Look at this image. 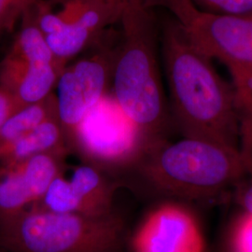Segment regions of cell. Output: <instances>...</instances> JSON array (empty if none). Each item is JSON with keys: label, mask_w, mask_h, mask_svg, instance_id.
<instances>
[{"label": "cell", "mask_w": 252, "mask_h": 252, "mask_svg": "<svg viewBox=\"0 0 252 252\" xmlns=\"http://www.w3.org/2000/svg\"><path fill=\"white\" fill-rule=\"evenodd\" d=\"M1 32H2V31H1V30H0V33H1Z\"/></svg>", "instance_id": "obj_23"}, {"label": "cell", "mask_w": 252, "mask_h": 252, "mask_svg": "<svg viewBox=\"0 0 252 252\" xmlns=\"http://www.w3.org/2000/svg\"><path fill=\"white\" fill-rule=\"evenodd\" d=\"M45 153H70L67 135L58 117L46 120L0 152V167Z\"/></svg>", "instance_id": "obj_13"}, {"label": "cell", "mask_w": 252, "mask_h": 252, "mask_svg": "<svg viewBox=\"0 0 252 252\" xmlns=\"http://www.w3.org/2000/svg\"><path fill=\"white\" fill-rule=\"evenodd\" d=\"M115 49L100 39L94 53L66 64L57 81V114L68 143L75 129L111 88Z\"/></svg>", "instance_id": "obj_7"}, {"label": "cell", "mask_w": 252, "mask_h": 252, "mask_svg": "<svg viewBox=\"0 0 252 252\" xmlns=\"http://www.w3.org/2000/svg\"><path fill=\"white\" fill-rule=\"evenodd\" d=\"M233 78L238 110L252 115V73L230 71Z\"/></svg>", "instance_id": "obj_17"}, {"label": "cell", "mask_w": 252, "mask_h": 252, "mask_svg": "<svg viewBox=\"0 0 252 252\" xmlns=\"http://www.w3.org/2000/svg\"><path fill=\"white\" fill-rule=\"evenodd\" d=\"M153 146L108 94L83 119L69 141L70 152L83 163L120 180Z\"/></svg>", "instance_id": "obj_5"}, {"label": "cell", "mask_w": 252, "mask_h": 252, "mask_svg": "<svg viewBox=\"0 0 252 252\" xmlns=\"http://www.w3.org/2000/svg\"><path fill=\"white\" fill-rule=\"evenodd\" d=\"M36 0H0V30L11 32Z\"/></svg>", "instance_id": "obj_16"}, {"label": "cell", "mask_w": 252, "mask_h": 252, "mask_svg": "<svg viewBox=\"0 0 252 252\" xmlns=\"http://www.w3.org/2000/svg\"><path fill=\"white\" fill-rule=\"evenodd\" d=\"M200 9L217 14L243 15L252 12V0H191Z\"/></svg>", "instance_id": "obj_15"}, {"label": "cell", "mask_w": 252, "mask_h": 252, "mask_svg": "<svg viewBox=\"0 0 252 252\" xmlns=\"http://www.w3.org/2000/svg\"><path fill=\"white\" fill-rule=\"evenodd\" d=\"M64 153H45L0 167V220L34 206L64 172Z\"/></svg>", "instance_id": "obj_10"}, {"label": "cell", "mask_w": 252, "mask_h": 252, "mask_svg": "<svg viewBox=\"0 0 252 252\" xmlns=\"http://www.w3.org/2000/svg\"><path fill=\"white\" fill-rule=\"evenodd\" d=\"M131 243L133 252H207L197 219L177 201L162 202L150 210Z\"/></svg>", "instance_id": "obj_9"}, {"label": "cell", "mask_w": 252, "mask_h": 252, "mask_svg": "<svg viewBox=\"0 0 252 252\" xmlns=\"http://www.w3.org/2000/svg\"><path fill=\"white\" fill-rule=\"evenodd\" d=\"M160 36L173 126L183 136L239 150L240 117L234 86L217 72L210 58L190 44L172 16L163 21Z\"/></svg>", "instance_id": "obj_1"}, {"label": "cell", "mask_w": 252, "mask_h": 252, "mask_svg": "<svg viewBox=\"0 0 252 252\" xmlns=\"http://www.w3.org/2000/svg\"><path fill=\"white\" fill-rule=\"evenodd\" d=\"M146 7L168 10L201 54L224 63L229 71L252 74V12L217 14L191 0H142Z\"/></svg>", "instance_id": "obj_6"}, {"label": "cell", "mask_w": 252, "mask_h": 252, "mask_svg": "<svg viewBox=\"0 0 252 252\" xmlns=\"http://www.w3.org/2000/svg\"><path fill=\"white\" fill-rule=\"evenodd\" d=\"M122 1H124V2H126V3H127V2H130V1H133V0H122Z\"/></svg>", "instance_id": "obj_22"}, {"label": "cell", "mask_w": 252, "mask_h": 252, "mask_svg": "<svg viewBox=\"0 0 252 252\" xmlns=\"http://www.w3.org/2000/svg\"><path fill=\"white\" fill-rule=\"evenodd\" d=\"M19 109L13 97L8 92L0 88V129L9 116Z\"/></svg>", "instance_id": "obj_20"}, {"label": "cell", "mask_w": 252, "mask_h": 252, "mask_svg": "<svg viewBox=\"0 0 252 252\" xmlns=\"http://www.w3.org/2000/svg\"><path fill=\"white\" fill-rule=\"evenodd\" d=\"M0 252H9L8 250H6V249H4V248H2L1 246H0Z\"/></svg>", "instance_id": "obj_21"}, {"label": "cell", "mask_w": 252, "mask_h": 252, "mask_svg": "<svg viewBox=\"0 0 252 252\" xmlns=\"http://www.w3.org/2000/svg\"><path fill=\"white\" fill-rule=\"evenodd\" d=\"M126 240L116 210L90 216L29 207L0 220V246L12 252H126Z\"/></svg>", "instance_id": "obj_4"}, {"label": "cell", "mask_w": 252, "mask_h": 252, "mask_svg": "<svg viewBox=\"0 0 252 252\" xmlns=\"http://www.w3.org/2000/svg\"><path fill=\"white\" fill-rule=\"evenodd\" d=\"M236 201L246 214L252 215V174L247 175L236 186Z\"/></svg>", "instance_id": "obj_19"}, {"label": "cell", "mask_w": 252, "mask_h": 252, "mask_svg": "<svg viewBox=\"0 0 252 252\" xmlns=\"http://www.w3.org/2000/svg\"><path fill=\"white\" fill-rule=\"evenodd\" d=\"M67 63L26 62L8 54L0 62V88L8 92L19 108L45 99L54 93Z\"/></svg>", "instance_id": "obj_12"}, {"label": "cell", "mask_w": 252, "mask_h": 252, "mask_svg": "<svg viewBox=\"0 0 252 252\" xmlns=\"http://www.w3.org/2000/svg\"><path fill=\"white\" fill-rule=\"evenodd\" d=\"M112 97L124 114L153 145L166 140L173 126L158 58L159 28L153 9L142 0L128 2L120 20Z\"/></svg>", "instance_id": "obj_2"}, {"label": "cell", "mask_w": 252, "mask_h": 252, "mask_svg": "<svg viewBox=\"0 0 252 252\" xmlns=\"http://www.w3.org/2000/svg\"><path fill=\"white\" fill-rule=\"evenodd\" d=\"M131 172L156 192L186 201L218 198L236 188L248 173L239 150L187 136L154 145Z\"/></svg>", "instance_id": "obj_3"}, {"label": "cell", "mask_w": 252, "mask_h": 252, "mask_svg": "<svg viewBox=\"0 0 252 252\" xmlns=\"http://www.w3.org/2000/svg\"><path fill=\"white\" fill-rule=\"evenodd\" d=\"M232 252H252V215L244 213L232 235Z\"/></svg>", "instance_id": "obj_18"}, {"label": "cell", "mask_w": 252, "mask_h": 252, "mask_svg": "<svg viewBox=\"0 0 252 252\" xmlns=\"http://www.w3.org/2000/svg\"><path fill=\"white\" fill-rule=\"evenodd\" d=\"M123 186L117 178L82 162L73 168L70 178H65L64 172L57 176L31 207L54 213L107 215L115 210V192Z\"/></svg>", "instance_id": "obj_8"}, {"label": "cell", "mask_w": 252, "mask_h": 252, "mask_svg": "<svg viewBox=\"0 0 252 252\" xmlns=\"http://www.w3.org/2000/svg\"><path fill=\"white\" fill-rule=\"evenodd\" d=\"M53 117H58L54 93L45 99L19 108L0 129V152Z\"/></svg>", "instance_id": "obj_14"}, {"label": "cell", "mask_w": 252, "mask_h": 252, "mask_svg": "<svg viewBox=\"0 0 252 252\" xmlns=\"http://www.w3.org/2000/svg\"><path fill=\"white\" fill-rule=\"evenodd\" d=\"M127 3L122 0H84L75 16L60 31L46 36L54 56L68 63L78 54L95 45L108 27L120 23Z\"/></svg>", "instance_id": "obj_11"}]
</instances>
